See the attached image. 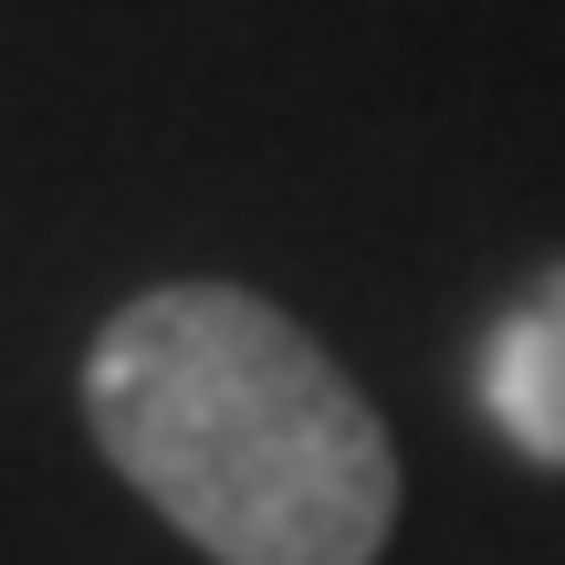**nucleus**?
Here are the masks:
<instances>
[{
	"label": "nucleus",
	"mask_w": 565,
	"mask_h": 565,
	"mask_svg": "<svg viewBox=\"0 0 565 565\" xmlns=\"http://www.w3.org/2000/svg\"><path fill=\"white\" fill-rule=\"evenodd\" d=\"M84 429L210 565H377L398 450L335 356L242 282H158L84 356Z\"/></svg>",
	"instance_id": "nucleus-1"
},
{
	"label": "nucleus",
	"mask_w": 565,
	"mask_h": 565,
	"mask_svg": "<svg viewBox=\"0 0 565 565\" xmlns=\"http://www.w3.org/2000/svg\"><path fill=\"white\" fill-rule=\"evenodd\" d=\"M482 408L524 461L565 471V263L492 324L482 345Z\"/></svg>",
	"instance_id": "nucleus-2"
}]
</instances>
